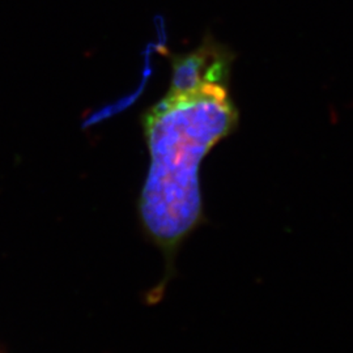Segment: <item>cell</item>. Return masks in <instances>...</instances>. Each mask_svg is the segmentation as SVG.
<instances>
[{"label": "cell", "instance_id": "cell-1", "mask_svg": "<svg viewBox=\"0 0 353 353\" xmlns=\"http://www.w3.org/2000/svg\"><path fill=\"white\" fill-rule=\"evenodd\" d=\"M239 113L228 84L205 83L169 90L145 115L151 166L138 211L145 237L164 256L165 274L148 300L160 303L176 275V261L186 241L210 223L205 214L201 165L220 140L237 126Z\"/></svg>", "mask_w": 353, "mask_h": 353}, {"label": "cell", "instance_id": "cell-2", "mask_svg": "<svg viewBox=\"0 0 353 353\" xmlns=\"http://www.w3.org/2000/svg\"><path fill=\"white\" fill-rule=\"evenodd\" d=\"M230 62V51L207 39L198 50L174 57L170 90H188L204 83L228 84Z\"/></svg>", "mask_w": 353, "mask_h": 353}]
</instances>
